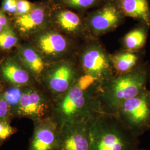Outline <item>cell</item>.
Here are the masks:
<instances>
[{"mask_svg": "<svg viewBox=\"0 0 150 150\" xmlns=\"http://www.w3.org/2000/svg\"><path fill=\"white\" fill-rule=\"evenodd\" d=\"M100 86L90 76L82 74L68 91L55 99L53 117L60 129L76 118L101 113L97 100Z\"/></svg>", "mask_w": 150, "mask_h": 150, "instance_id": "obj_1", "label": "cell"}, {"mask_svg": "<svg viewBox=\"0 0 150 150\" xmlns=\"http://www.w3.org/2000/svg\"><path fill=\"white\" fill-rule=\"evenodd\" d=\"M149 67L142 63L129 73L115 75L102 84L97 94L101 112L115 114L120 105L147 88Z\"/></svg>", "mask_w": 150, "mask_h": 150, "instance_id": "obj_2", "label": "cell"}, {"mask_svg": "<svg viewBox=\"0 0 150 150\" xmlns=\"http://www.w3.org/2000/svg\"><path fill=\"white\" fill-rule=\"evenodd\" d=\"M138 137L115 114L100 113L91 120L90 150H138Z\"/></svg>", "mask_w": 150, "mask_h": 150, "instance_id": "obj_3", "label": "cell"}, {"mask_svg": "<svg viewBox=\"0 0 150 150\" xmlns=\"http://www.w3.org/2000/svg\"><path fill=\"white\" fill-rule=\"evenodd\" d=\"M75 58L81 74L90 76L100 85L116 75L111 54L98 38L81 42Z\"/></svg>", "mask_w": 150, "mask_h": 150, "instance_id": "obj_4", "label": "cell"}, {"mask_svg": "<svg viewBox=\"0 0 150 150\" xmlns=\"http://www.w3.org/2000/svg\"><path fill=\"white\" fill-rule=\"evenodd\" d=\"M120 122L139 137L150 129V93L146 88L123 102L115 113Z\"/></svg>", "mask_w": 150, "mask_h": 150, "instance_id": "obj_5", "label": "cell"}, {"mask_svg": "<svg viewBox=\"0 0 150 150\" xmlns=\"http://www.w3.org/2000/svg\"><path fill=\"white\" fill-rule=\"evenodd\" d=\"M81 42L49 28L43 29L36 38L37 50L49 64L74 57Z\"/></svg>", "mask_w": 150, "mask_h": 150, "instance_id": "obj_6", "label": "cell"}, {"mask_svg": "<svg viewBox=\"0 0 150 150\" xmlns=\"http://www.w3.org/2000/svg\"><path fill=\"white\" fill-rule=\"evenodd\" d=\"M126 17L115 0H106L85 13L86 26L91 37L99 38L122 25Z\"/></svg>", "mask_w": 150, "mask_h": 150, "instance_id": "obj_7", "label": "cell"}, {"mask_svg": "<svg viewBox=\"0 0 150 150\" xmlns=\"http://www.w3.org/2000/svg\"><path fill=\"white\" fill-rule=\"evenodd\" d=\"M81 75L74 56L51 64L42 79L47 90L56 99L68 91Z\"/></svg>", "mask_w": 150, "mask_h": 150, "instance_id": "obj_8", "label": "cell"}, {"mask_svg": "<svg viewBox=\"0 0 150 150\" xmlns=\"http://www.w3.org/2000/svg\"><path fill=\"white\" fill-rule=\"evenodd\" d=\"M92 117H78L63 126L58 150H90Z\"/></svg>", "mask_w": 150, "mask_h": 150, "instance_id": "obj_9", "label": "cell"}, {"mask_svg": "<svg viewBox=\"0 0 150 150\" xmlns=\"http://www.w3.org/2000/svg\"><path fill=\"white\" fill-rule=\"evenodd\" d=\"M54 28L69 38L83 42L92 38L86 26L85 13L69 8L55 11L52 17Z\"/></svg>", "mask_w": 150, "mask_h": 150, "instance_id": "obj_10", "label": "cell"}, {"mask_svg": "<svg viewBox=\"0 0 150 150\" xmlns=\"http://www.w3.org/2000/svg\"><path fill=\"white\" fill-rule=\"evenodd\" d=\"M50 110V103L47 97L36 89L28 88L23 91L17 112L22 116L40 121L48 117Z\"/></svg>", "mask_w": 150, "mask_h": 150, "instance_id": "obj_11", "label": "cell"}, {"mask_svg": "<svg viewBox=\"0 0 150 150\" xmlns=\"http://www.w3.org/2000/svg\"><path fill=\"white\" fill-rule=\"evenodd\" d=\"M35 129L30 150H58L60 127L53 117L40 120Z\"/></svg>", "mask_w": 150, "mask_h": 150, "instance_id": "obj_12", "label": "cell"}, {"mask_svg": "<svg viewBox=\"0 0 150 150\" xmlns=\"http://www.w3.org/2000/svg\"><path fill=\"white\" fill-rule=\"evenodd\" d=\"M48 7L43 5L35 6L32 10L23 16L17 17L16 23L24 33L35 31L46 28L50 21V13Z\"/></svg>", "mask_w": 150, "mask_h": 150, "instance_id": "obj_13", "label": "cell"}, {"mask_svg": "<svg viewBox=\"0 0 150 150\" xmlns=\"http://www.w3.org/2000/svg\"><path fill=\"white\" fill-rule=\"evenodd\" d=\"M20 59L25 66L33 75L43 78L50 64L37 50L25 46L18 48Z\"/></svg>", "mask_w": 150, "mask_h": 150, "instance_id": "obj_14", "label": "cell"}, {"mask_svg": "<svg viewBox=\"0 0 150 150\" xmlns=\"http://www.w3.org/2000/svg\"><path fill=\"white\" fill-rule=\"evenodd\" d=\"M125 17L132 18L150 26L149 0H115Z\"/></svg>", "mask_w": 150, "mask_h": 150, "instance_id": "obj_15", "label": "cell"}, {"mask_svg": "<svg viewBox=\"0 0 150 150\" xmlns=\"http://www.w3.org/2000/svg\"><path fill=\"white\" fill-rule=\"evenodd\" d=\"M150 26L139 22L122 39V50L133 52H141L147 42Z\"/></svg>", "mask_w": 150, "mask_h": 150, "instance_id": "obj_16", "label": "cell"}, {"mask_svg": "<svg viewBox=\"0 0 150 150\" xmlns=\"http://www.w3.org/2000/svg\"><path fill=\"white\" fill-rule=\"evenodd\" d=\"M113 67L116 75L129 73L141 64V52H133L122 50L111 54Z\"/></svg>", "mask_w": 150, "mask_h": 150, "instance_id": "obj_17", "label": "cell"}, {"mask_svg": "<svg viewBox=\"0 0 150 150\" xmlns=\"http://www.w3.org/2000/svg\"><path fill=\"white\" fill-rule=\"evenodd\" d=\"M1 71L6 80L15 86L25 85L30 82L27 71L12 59H7L2 65Z\"/></svg>", "mask_w": 150, "mask_h": 150, "instance_id": "obj_18", "label": "cell"}, {"mask_svg": "<svg viewBox=\"0 0 150 150\" xmlns=\"http://www.w3.org/2000/svg\"><path fill=\"white\" fill-rule=\"evenodd\" d=\"M106 0H59V2L66 8L85 13L101 5Z\"/></svg>", "mask_w": 150, "mask_h": 150, "instance_id": "obj_19", "label": "cell"}, {"mask_svg": "<svg viewBox=\"0 0 150 150\" xmlns=\"http://www.w3.org/2000/svg\"><path fill=\"white\" fill-rule=\"evenodd\" d=\"M17 42L18 38L11 27L0 33L1 49L4 50H10L15 47Z\"/></svg>", "mask_w": 150, "mask_h": 150, "instance_id": "obj_20", "label": "cell"}, {"mask_svg": "<svg viewBox=\"0 0 150 150\" xmlns=\"http://www.w3.org/2000/svg\"><path fill=\"white\" fill-rule=\"evenodd\" d=\"M23 90L19 86L8 88L1 95L10 107H17L21 99Z\"/></svg>", "mask_w": 150, "mask_h": 150, "instance_id": "obj_21", "label": "cell"}, {"mask_svg": "<svg viewBox=\"0 0 150 150\" xmlns=\"http://www.w3.org/2000/svg\"><path fill=\"white\" fill-rule=\"evenodd\" d=\"M14 132V129L6 120L0 121V141L8 139Z\"/></svg>", "mask_w": 150, "mask_h": 150, "instance_id": "obj_22", "label": "cell"}, {"mask_svg": "<svg viewBox=\"0 0 150 150\" xmlns=\"http://www.w3.org/2000/svg\"><path fill=\"white\" fill-rule=\"evenodd\" d=\"M34 6L27 0H18L15 15L17 17L25 15L31 11Z\"/></svg>", "mask_w": 150, "mask_h": 150, "instance_id": "obj_23", "label": "cell"}, {"mask_svg": "<svg viewBox=\"0 0 150 150\" xmlns=\"http://www.w3.org/2000/svg\"><path fill=\"white\" fill-rule=\"evenodd\" d=\"M10 107L0 95V121L6 120L10 114Z\"/></svg>", "mask_w": 150, "mask_h": 150, "instance_id": "obj_24", "label": "cell"}, {"mask_svg": "<svg viewBox=\"0 0 150 150\" xmlns=\"http://www.w3.org/2000/svg\"><path fill=\"white\" fill-rule=\"evenodd\" d=\"M10 27L8 20L5 15L0 11V33Z\"/></svg>", "mask_w": 150, "mask_h": 150, "instance_id": "obj_25", "label": "cell"}, {"mask_svg": "<svg viewBox=\"0 0 150 150\" xmlns=\"http://www.w3.org/2000/svg\"><path fill=\"white\" fill-rule=\"evenodd\" d=\"M18 0H4L2 6V9L4 12H7L16 4Z\"/></svg>", "mask_w": 150, "mask_h": 150, "instance_id": "obj_26", "label": "cell"}, {"mask_svg": "<svg viewBox=\"0 0 150 150\" xmlns=\"http://www.w3.org/2000/svg\"><path fill=\"white\" fill-rule=\"evenodd\" d=\"M1 83H0V89H1Z\"/></svg>", "mask_w": 150, "mask_h": 150, "instance_id": "obj_27", "label": "cell"}, {"mask_svg": "<svg viewBox=\"0 0 150 150\" xmlns=\"http://www.w3.org/2000/svg\"><path fill=\"white\" fill-rule=\"evenodd\" d=\"M139 150V149H138V150Z\"/></svg>", "mask_w": 150, "mask_h": 150, "instance_id": "obj_28", "label": "cell"}, {"mask_svg": "<svg viewBox=\"0 0 150 150\" xmlns=\"http://www.w3.org/2000/svg\"><path fill=\"white\" fill-rule=\"evenodd\" d=\"M149 91H150V89L149 90Z\"/></svg>", "mask_w": 150, "mask_h": 150, "instance_id": "obj_29", "label": "cell"}]
</instances>
